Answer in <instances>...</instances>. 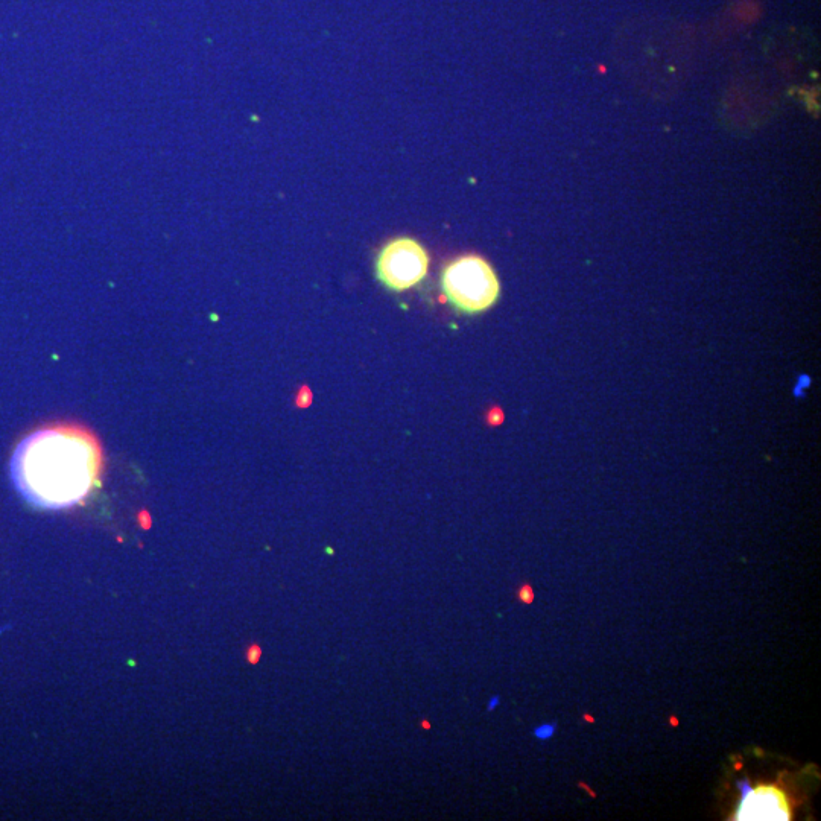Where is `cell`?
I'll use <instances>...</instances> for the list:
<instances>
[{"label":"cell","mask_w":821,"mask_h":821,"mask_svg":"<svg viewBox=\"0 0 821 821\" xmlns=\"http://www.w3.org/2000/svg\"><path fill=\"white\" fill-rule=\"evenodd\" d=\"M102 447L83 426H46L20 441L11 458V478L37 508L64 510L81 504L102 472Z\"/></svg>","instance_id":"1"},{"label":"cell","mask_w":821,"mask_h":821,"mask_svg":"<svg viewBox=\"0 0 821 821\" xmlns=\"http://www.w3.org/2000/svg\"><path fill=\"white\" fill-rule=\"evenodd\" d=\"M441 289L458 312L476 315L489 311L501 295V283L492 265L478 254L451 260L441 273Z\"/></svg>","instance_id":"2"},{"label":"cell","mask_w":821,"mask_h":821,"mask_svg":"<svg viewBox=\"0 0 821 821\" xmlns=\"http://www.w3.org/2000/svg\"><path fill=\"white\" fill-rule=\"evenodd\" d=\"M429 262L428 251L417 239L394 238L376 257V277L390 291H409L426 279Z\"/></svg>","instance_id":"3"},{"label":"cell","mask_w":821,"mask_h":821,"mask_svg":"<svg viewBox=\"0 0 821 821\" xmlns=\"http://www.w3.org/2000/svg\"><path fill=\"white\" fill-rule=\"evenodd\" d=\"M741 800L732 820L735 821H788L793 818L790 799L777 785L750 787L749 782H739Z\"/></svg>","instance_id":"4"},{"label":"cell","mask_w":821,"mask_h":821,"mask_svg":"<svg viewBox=\"0 0 821 821\" xmlns=\"http://www.w3.org/2000/svg\"><path fill=\"white\" fill-rule=\"evenodd\" d=\"M555 733V726L554 724H542V726L536 727L534 729V736L540 741H548L554 736Z\"/></svg>","instance_id":"5"},{"label":"cell","mask_w":821,"mask_h":821,"mask_svg":"<svg viewBox=\"0 0 821 821\" xmlns=\"http://www.w3.org/2000/svg\"><path fill=\"white\" fill-rule=\"evenodd\" d=\"M519 600L525 604H531L534 601V590L533 587L528 586V584H524V586L520 587L519 589Z\"/></svg>","instance_id":"6"},{"label":"cell","mask_w":821,"mask_h":821,"mask_svg":"<svg viewBox=\"0 0 821 821\" xmlns=\"http://www.w3.org/2000/svg\"><path fill=\"white\" fill-rule=\"evenodd\" d=\"M501 420H502L501 409H493L492 419H490V423H492V425H499V423H501Z\"/></svg>","instance_id":"7"},{"label":"cell","mask_w":821,"mask_h":821,"mask_svg":"<svg viewBox=\"0 0 821 821\" xmlns=\"http://www.w3.org/2000/svg\"><path fill=\"white\" fill-rule=\"evenodd\" d=\"M499 703H501V697H499V695H495V697L490 698L487 709H489V711H495L496 707L499 706Z\"/></svg>","instance_id":"8"},{"label":"cell","mask_w":821,"mask_h":821,"mask_svg":"<svg viewBox=\"0 0 821 821\" xmlns=\"http://www.w3.org/2000/svg\"><path fill=\"white\" fill-rule=\"evenodd\" d=\"M422 727H425L426 730H429V729H431V724H429L428 721L423 720L422 721Z\"/></svg>","instance_id":"9"}]
</instances>
